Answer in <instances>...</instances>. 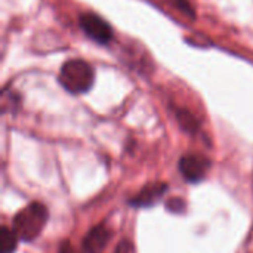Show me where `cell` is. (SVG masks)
Wrapping results in <instances>:
<instances>
[{
    "label": "cell",
    "mask_w": 253,
    "mask_h": 253,
    "mask_svg": "<svg viewBox=\"0 0 253 253\" xmlns=\"http://www.w3.org/2000/svg\"><path fill=\"white\" fill-rule=\"evenodd\" d=\"M58 80L70 93L82 95L90 90L95 80V73L90 64H87L86 61L71 59L62 65Z\"/></svg>",
    "instance_id": "obj_1"
},
{
    "label": "cell",
    "mask_w": 253,
    "mask_h": 253,
    "mask_svg": "<svg viewBox=\"0 0 253 253\" xmlns=\"http://www.w3.org/2000/svg\"><path fill=\"white\" fill-rule=\"evenodd\" d=\"M168 209L173 213H181L185 211V202L182 199H170L168 202Z\"/></svg>",
    "instance_id": "obj_9"
},
{
    "label": "cell",
    "mask_w": 253,
    "mask_h": 253,
    "mask_svg": "<svg viewBox=\"0 0 253 253\" xmlns=\"http://www.w3.org/2000/svg\"><path fill=\"white\" fill-rule=\"evenodd\" d=\"M18 243V234L15 230H9L7 227H1L0 231V253H13Z\"/></svg>",
    "instance_id": "obj_7"
},
{
    "label": "cell",
    "mask_w": 253,
    "mask_h": 253,
    "mask_svg": "<svg viewBox=\"0 0 253 253\" xmlns=\"http://www.w3.org/2000/svg\"><path fill=\"white\" fill-rule=\"evenodd\" d=\"M176 3H178V7H179L181 10H184L185 13H188V15H191V16L194 15V13H193L194 10H193V7L190 6V3H188L187 0H176Z\"/></svg>",
    "instance_id": "obj_10"
},
{
    "label": "cell",
    "mask_w": 253,
    "mask_h": 253,
    "mask_svg": "<svg viewBox=\"0 0 253 253\" xmlns=\"http://www.w3.org/2000/svg\"><path fill=\"white\" fill-rule=\"evenodd\" d=\"M110 237H111V231L107 227L99 225L92 228L83 240L84 253H102L107 243L110 242Z\"/></svg>",
    "instance_id": "obj_5"
},
{
    "label": "cell",
    "mask_w": 253,
    "mask_h": 253,
    "mask_svg": "<svg viewBox=\"0 0 253 253\" xmlns=\"http://www.w3.org/2000/svg\"><path fill=\"white\" fill-rule=\"evenodd\" d=\"M211 168V162L199 154H187L179 162V170L188 182L202 181Z\"/></svg>",
    "instance_id": "obj_4"
},
{
    "label": "cell",
    "mask_w": 253,
    "mask_h": 253,
    "mask_svg": "<svg viewBox=\"0 0 253 253\" xmlns=\"http://www.w3.org/2000/svg\"><path fill=\"white\" fill-rule=\"evenodd\" d=\"M47 221V211L40 203H33L21 211L13 221V230L25 242L34 240Z\"/></svg>",
    "instance_id": "obj_2"
},
{
    "label": "cell",
    "mask_w": 253,
    "mask_h": 253,
    "mask_svg": "<svg viewBox=\"0 0 253 253\" xmlns=\"http://www.w3.org/2000/svg\"><path fill=\"white\" fill-rule=\"evenodd\" d=\"M178 119H179V123L181 126L188 130V132H194L197 129V122L194 120V117L190 114V113H184V111H179L178 114Z\"/></svg>",
    "instance_id": "obj_8"
},
{
    "label": "cell",
    "mask_w": 253,
    "mask_h": 253,
    "mask_svg": "<svg viewBox=\"0 0 253 253\" xmlns=\"http://www.w3.org/2000/svg\"><path fill=\"white\" fill-rule=\"evenodd\" d=\"M80 25L84 33L101 44H107L113 39V30L107 21L93 13H84L80 16Z\"/></svg>",
    "instance_id": "obj_3"
},
{
    "label": "cell",
    "mask_w": 253,
    "mask_h": 253,
    "mask_svg": "<svg viewBox=\"0 0 253 253\" xmlns=\"http://www.w3.org/2000/svg\"><path fill=\"white\" fill-rule=\"evenodd\" d=\"M166 191H168V184H165V182L148 184V185H145V187L138 193V196L132 200V205H133V206H139V208L151 206V205L157 203V202L165 196Z\"/></svg>",
    "instance_id": "obj_6"
}]
</instances>
